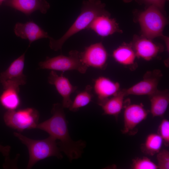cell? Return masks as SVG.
<instances>
[{
	"instance_id": "cell-12",
	"label": "cell",
	"mask_w": 169,
	"mask_h": 169,
	"mask_svg": "<svg viewBox=\"0 0 169 169\" xmlns=\"http://www.w3.org/2000/svg\"><path fill=\"white\" fill-rule=\"evenodd\" d=\"M130 44L136 57L147 61L152 59L163 50L162 47L143 36H135Z\"/></svg>"
},
{
	"instance_id": "cell-5",
	"label": "cell",
	"mask_w": 169,
	"mask_h": 169,
	"mask_svg": "<svg viewBox=\"0 0 169 169\" xmlns=\"http://www.w3.org/2000/svg\"><path fill=\"white\" fill-rule=\"evenodd\" d=\"M39 116L37 110L28 107L7 110L4 114L3 119L7 126L20 132L25 130L36 128Z\"/></svg>"
},
{
	"instance_id": "cell-20",
	"label": "cell",
	"mask_w": 169,
	"mask_h": 169,
	"mask_svg": "<svg viewBox=\"0 0 169 169\" xmlns=\"http://www.w3.org/2000/svg\"><path fill=\"white\" fill-rule=\"evenodd\" d=\"M0 96V103L7 110L17 109L20 106L19 87H8L4 88Z\"/></svg>"
},
{
	"instance_id": "cell-11",
	"label": "cell",
	"mask_w": 169,
	"mask_h": 169,
	"mask_svg": "<svg viewBox=\"0 0 169 169\" xmlns=\"http://www.w3.org/2000/svg\"><path fill=\"white\" fill-rule=\"evenodd\" d=\"M63 72L59 76L54 70H52L48 77V82L54 85L59 94L63 98V107L69 108L72 103L71 95L77 90V87L74 86L69 79L63 75Z\"/></svg>"
},
{
	"instance_id": "cell-28",
	"label": "cell",
	"mask_w": 169,
	"mask_h": 169,
	"mask_svg": "<svg viewBox=\"0 0 169 169\" xmlns=\"http://www.w3.org/2000/svg\"><path fill=\"white\" fill-rule=\"evenodd\" d=\"M133 0H123V1L125 3H130Z\"/></svg>"
},
{
	"instance_id": "cell-16",
	"label": "cell",
	"mask_w": 169,
	"mask_h": 169,
	"mask_svg": "<svg viewBox=\"0 0 169 169\" xmlns=\"http://www.w3.org/2000/svg\"><path fill=\"white\" fill-rule=\"evenodd\" d=\"M120 84L109 79L100 76L94 81V90L98 98V104L115 95L120 90Z\"/></svg>"
},
{
	"instance_id": "cell-15",
	"label": "cell",
	"mask_w": 169,
	"mask_h": 169,
	"mask_svg": "<svg viewBox=\"0 0 169 169\" xmlns=\"http://www.w3.org/2000/svg\"><path fill=\"white\" fill-rule=\"evenodd\" d=\"M5 4L26 15L37 10L45 14L50 7L49 4L45 0H6Z\"/></svg>"
},
{
	"instance_id": "cell-6",
	"label": "cell",
	"mask_w": 169,
	"mask_h": 169,
	"mask_svg": "<svg viewBox=\"0 0 169 169\" xmlns=\"http://www.w3.org/2000/svg\"><path fill=\"white\" fill-rule=\"evenodd\" d=\"M39 66L42 69L62 71L76 70L82 74L85 73L88 68L82 61L80 52L76 50H71L67 56L47 57L45 61L39 63Z\"/></svg>"
},
{
	"instance_id": "cell-19",
	"label": "cell",
	"mask_w": 169,
	"mask_h": 169,
	"mask_svg": "<svg viewBox=\"0 0 169 169\" xmlns=\"http://www.w3.org/2000/svg\"><path fill=\"white\" fill-rule=\"evenodd\" d=\"M112 56L116 61L126 67L135 65L136 56L131 44H124L119 46L113 51Z\"/></svg>"
},
{
	"instance_id": "cell-27",
	"label": "cell",
	"mask_w": 169,
	"mask_h": 169,
	"mask_svg": "<svg viewBox=\"0 0 169 169\" xmlns=\"http://www.w3.org/2000/svg\"><path fill=\"white\" fill-rule=\"evenodd\" d=\"M10 150L11 147L9 146H3L0 145V152L6 157L9 156Z\"/></svg>"
},
{
	"instance_id": "cell-17",
	"label": "cell",
	"mask_w": 169,
	"mask_h": 169,
	"mask_svg": "<svg viewBox=\"0 0 169 169\" xmlns=\"http://www.w3.org/2000/svg\"><path fill=\"white\" fill-rule=\"evenodd\" d=\"M151 106L150 112L152 116L162 117L165 113L169 104V94L168 90H157L149 96Z\"/></svg>"
},
{
	"instance_id": "cell-1",
	"label": "cell",
	"mask_w": 169,
	"mask_h": 169,
	"mask_svg": "<svg viewBox=\"0 0 169 169\" xmlns=\"http://www.w3.org/2000/svg\"><path fill=\"white\" fill-rule=\"evenodd\" d=\"M62 104H54L51 110L53 115L49 119L37 125L36 129L45 131L49 136L60 141L58 144L70 161L81 157L85 143L82 140L73 141L69 132L65 115Z\"/></svg>"
},
{
	"instance_id": "cell-21",
	"label": "cell",
	"mask_w": 169,
	"mask_h": 169,
	"mask_svg": "<svg viewBox=\"0 0 169 169\" xmlns=\"http://www.w3.org/2000/svg\"><path fill=\"white\" fill-rule=\"evenodd\" d=\"M163 144L162 139L157 133H151L147 136L140 148L143 153L152 156L161 150Z\"/></svg>"
},
{
	"instance_id": "cell-8",
	"label": "cell",
	"mask_w": 169,
	"mask_h": 169,
	"mask_svg": "<svg viewBox=\"0 0 169 169\" xmlns=\"http://www.w3.org/2000/svg\"><path fill=\"white\" fill-rule=\"evenodd\" d=\"M25 53L13 61L9 67L0 74V82L3 88L9 86L19 87L26 82V76L23 74Z\"/></svg>"
},
{
	"instance_id": "cell-29",
	"label": "cell",
	"mask_w": 169,
	"mask_h": 169,
	"mask_svg": "<svg viewBox=\"0 0 169 169\" xmlns=\"http://www.w3.org/2000/svg\"><path fill=\"white\" fill-rule=\"evenodd\" d=\"M6 0H0V6L1 5L3 2Z\"/></svg>"
},
{
	"instance_id": "cell-2",
	"label": "cell",
	"mask_w": 169,
	"mask_h": 169,
	"mask_svg": "<svg viewBox=\"0 0 169 169\" xmlns=\"http://www.w3.org/2000/svg\"><path fill=\"white\" fill-rule=\"evenodd\" d=\"M105 4L100 0L84 1L80 14L65 33L57 40L50 37L49 38L50 48L55 51L61 50L63 44L69 38L79 32L87 29L97 17L101 15H110L105 10Z\"/></svg>"
},
{
	"instance_id": "cell-3",
	"label": "cell",
	"mask_w": 169,
	"mask_h": 169,
	"mask_svg": "<svg viewBox=\"0 0 169 169\" xmlns=\"http://www.w3.org/2000/svg\"><path fill=\"white\" fill-rule=\"evenodd\" d=\"M13 134L27 147L29 158L27 169H30L38 161L54 156L59 159L63 158L56 140L49 136L43 140L29 138L20 133L14 132Z\"/></svg>"
},
{
	"instance_id": "cell-4",
	"label": "cell",
	"mask_w": 169,
	"mask_h": 169,
	"mask_svg": "<svg viewBox=\"0 0 169 169\" xmlns=\"http://www.w3.org/2000/svg\"><path fill=\"white\" fill-rule=\"evenodd\" d=\"M138 21L143 36L151 40L164 36L162 32L167 21L162 13L156 7L150 5L141 13Z\"/></svg>"
},
{
	"instance_id": "cell-13",
	"label": "cell",
	"mask_w": 169,
	"mask_h": 169,
	"mask_svg": "<svg viewBox=\"0 0 169 169\" xmlns=\"http://www.w3.org/2000/svg\"><path fill=\"white\" fill-rule=\"evenodd\" d=\"M14 32L17 37L27 39L29 45L33 42L50 37L48 33L42 29L38 25L32 21L25 23H17L14 28Z\"/></svg>"
},
{
	"instance_id": "cell-22",
	"label": "cell",
	"mask_w": 169,
	"mask_h": 169,
	"mask_svg": "<svg viewBox=\"0 0 169 169\" xmlns=\"http://www.w3.org/2000/svg\"><path fill=\"white\" fill-rule=\"evenodd\" d=\"M92 89V87L88 85L84 90L78 93L69 107V110L73 112L77 111L80 108L88 105L93 97Z\"/></svg>"
},
{
	"instance_id": "cell-10",
	"label": "cell",
	"mask_w": 169,
	"mask_h": 169,
	"mask_svg": "<svg viewBox=\"0 0 169 169\" xmlns=\"http://www.w3.org/2000/svg\"><path fill=\"white\" fill-rule=\"evenodd\" d=\"M124 108L122 132L133 135L136 133L135 130L136 126L146 118L150 111L146 109L142 104H131Z\"/></svg>"
},
{
	"instance_id": "cell-25",
	"label": "cell",
	"mask_w": 169,
	"mask_h": 169,
	"mask_svg": "<svg viewBox=\"0 0 169 169\" xmlns=\"http://www.w3.org/2000/svg\"><path fill=\"white\" fill-rule=\"evenodd\" d=\"M157 154L158 168L169 169V151L166 149L161 150Z\"/></svg>"
},
{
	"instance_id": "cell-9",
	"label": "cell",
	"mask_w": 169,
	"mask_h": 169,
	"mask_svg": "<svg viewBox=\"0 0 169 169\" xmlns=\"http://www.w3.org/2000/svg\"><path fill=\"white\" fill-rule=\"evenodd\" d=\"M80 54L82 61L88 67L104 69L106 67L108 54L101 42L86 47Z\"/></svg>"
},
{
	"instance_id": "cell-7",
	"label": "cell",
	"mask_w": 169,
	"mask_h": 169,
	"mask_svg": "<svg viewBox=\"0 0 169 169\" xmlns=\"http://www.w3.org/2000/svg\"><path fill=\"white\" fill-rule=\"evenodd\" d=\"M162 76L159 69L147 71L142 80L130 88L122 90L125 96L129 95L149 96L158 90V84Z\"/></svg>"
},
{
	"instance_id": "cell-23",
	"label": "cell",
	"mask_w": 169,
	"mask_h": 169,
	"mask_svg": "<svg viewBox=\"0 0 169 169\" xmlns=\"http://www.w3.org/2000/svg\"><path fill=\"white\" fill-rule=\"evenodd\" d=\"M131 168L132 169H157L156 164L146 156L137 157L132 160Z\"/></svg>"
},
{
	"instance_id": "cell-18",
	"label": "cell",
	"mask_w": 169,
	"mask_h": 169,
	"mask_svg": "<svg viewBox=\"0 0 169 169\" xmlns=\"http://www.w3.org/2000/svg\"><path fill=\"white\" fill-rule=\"evenodd\" d=\"M125 95L122 90L115 95L99 104L103 111V114L113 116L117 118L125 106L124 98Z\"/></svg>"
},
{
	"instance_id": "cell-24",
	"label": "cell",
	"mask_w": 169,
	"mask_h": 169,
	"mask_svg": "<svg viewBox=\"0 0 169 169\" xmlns=\"http://www.w3.org/2000/svg\"><path fill=\"white\" fill-rule=\"evenodd\" d=\"M161 138L163 144L167 147L169 146V121L166 119L161 121L157 133Z\"/></svg>"
},
{
	"instance_id": "cell-26",
	"label": "cell",
	"mask_w": 169,
	"mask_h": 169,
	"mask_svg": "<svg viewBox=\"0 0 169 169\" xmlns=\"http://www.w3.org/2000/svg\"><path fill=\"white\" fill-rule=\"evenodd\" d=\"M168 0H143L146 3L154 6L158 8L162 13L165 8V3Z\"/></svg>"
},
{
	"instance_id": "cell-14",
	"label": "cell",
	"mask_w": 169,
	"mask_h": 169,
	"mask_svg": "<svg viewBox=\"0 0 169 169\" xmlns=\"http://www.w3.org/2000/svg\"><path fill=\"white\" fill-rule=\"evenodd\" d=\"M87 29L91 30L103 37L116 32H122L115 19L110 18V15H101L97 17Z\"/></svg>"
}]
</instances>
